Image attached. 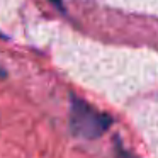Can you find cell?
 I'll use <instances>...</instances> for the list:
<instances>
[{
	"instance_id": "cell-1",
	"label": "cell",
	"mask_w": 158,
	"mask_h": 158,
	"mask_svg": "<svg viewBox=\"0 0 158 158\" xmlns=\"http://www.w3.org/2000/svg\"><path fill=\"white\" fill-rule=\"evenodd\" d=\"M110 126V117L104 112L95 110L92 106L82 99L72 100V110H70V127L73 134L85 139L99 138Z\"/></svg>"
},
{
	"instance_id": "cell-2",
	"label": "cell",
	"mask_w": 158,
	"mask_h": 158,
	"mask_svg": "<svg viewBox=\"0 0 158 158\" xmlns=\"http://www.w3.org/2000/svg\"><path fill=\"white\" fill-rule=\"evenodd\" d=\"M51 2L56 5V7H60V9H61V0H51Z\"/></svg>"
}]
</instances>
